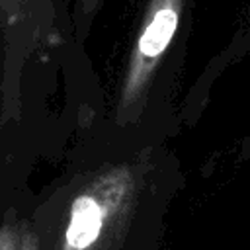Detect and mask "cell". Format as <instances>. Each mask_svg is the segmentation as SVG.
Returning a JSON list of instances; mask_svg holds the SVG:
<instances>
[{"label":"cell","instance_id":"cell-3","mask_svg":"<svg viewBox=\"0 0 250 250\" xmlns=\"http://www.w3.org/2000/svg\"><path fill=\"white\" fill-rule=\"evenodd\" d=\"M0 12L8 20H18L21 14V0H0Z\"/></svg>","mask_w":250,"mask_h":250},{"label":"cell","instance_id":"cell-2","mask_svg":"<svg viewBox=\"0 0 250 250\" xmlns=\"http://www.w3.org/2000/svg\"><path fill=\"white\" fill-rule=\"evenodd\" d=\"M104 213L94 197L82 195L74 201L70 223L66 227V244L72 250H86L100 236Z\"/></svg>","mask_w":250,"mask_h":250},{"label":"cell","instance_id":"cell-4","mask_svg":"<svg viewBox=\"0 0 250 250\" xmlns=\"http://www.w3.org/2000/svg\"><path fill=\"white\" fill-rule=\"evenodd\" d=\"M236 158H238V160H250V129H248V133L238 141Z\"/></svg>","mask_w":250,"mask_h":250},{"label":"cell","instance_id":"cell-1","mask_svg":"<svg viewBox=\"0 0 250 250\" xmlns=\"http://www.w3.org/2000/svg\"><path fill=\"white\" fill-rule=\"evenodd\" d=\"M182 4L184 0H150L146 18L143 21V29L135 45V82H143L145 76L150 70H154L158 61L172 45L180 25Z\"/></svg>","mask_w":250,"mask_h":250}]
</instances>
